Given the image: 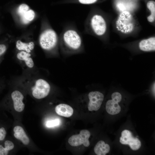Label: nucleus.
I'll use <instances>...</instances> for the list:
<instances>
[{
    "label": "nucleus",
    "mask_w": 155,
    "mask_h": 155,
    "mask_svg": "<svg viewBox=\"0 0 155 155\" xmlns=\"http://www.w3.org/2000/svg\"><path fill=\"white\" fill-rule=\"evenodd\" d=\"M16 46L17 49L19 50L30 53L34 48V44L33 42L26 43L18 40L16 42Z\"/></svg>",
    "instance_id": "obj_16"
},
{
    "label": "nucleus",
    "mask_w": 155,
    "mask_h": 155,
    "mask_svg": "<svg viewBox=\"0 0 155 155\" xmlns=\"http://www.w3.org/2000/svg\"><path fill=\"white\" fill-rule=\"evenodd\" d=\"M55 110L59 115L66 117H71L73 112V108L70 106L65 104H61L57 105Z\"/></svg>",
    "instance_id": "obj_13"
},
{
    "label": "nucleus",
    "mask_w": 155,
    "mask_h": 155,
    "mask_svg": "<svg viewBox=\"0 0 155 155\" xmlns=\"http://www.w3.org/2000/svg\"><path fill=\"white\" fill-rule=\"evenodd\" d=\"M140 49L144 51H150L155 50V37H151L141 40L139 44Z\"/></svg>",
    "instance_id": "obj_12"
},
{
    "label": "nucleus",
    "mask_w": 155,
    "mask_h": 155,
    "mask_svg": "<svg viewBox=\"0 0 155 155\" xmlns=\"http://www.w3.org/2000/svg\"><path fill=\"white\" fill-rule=\"evenodd\" d=\"M59 40L55 32L51 28L45 29L41 34L39 43L41 48L46 51H50L57 46Z\"/></svg>",
    "instance_id": "obj_4"
},
{
    "label": "nucleus",
    "mask_w": 155,
    "mask_h": 155,
    "mask_svg": "<svg viewBox=\"0 0 155 155\" xmlns=\"http://www.w3.org/2000/svg\"><path fill=\"white\" fill-rule=\"evenodd\" d=\"M106 30V22L104 17L100 14H90L85 22V33H92L101 37L105 34Z\"/></svg>",
    "instance_id": "obj_2"
},
{
    "label": "nucleus",
    "mask_w": 155,
    "mask_h": 155,
    "mask_svg": "<svg viewBox=\"0 0 155 155\" xmlns=\"http://www.w3.org/2000/svg\"><path fill=\"white\" fill-rule=\"evenodd\" d=\"M80 3L84 4H90L94 3L96 2L97 0H78Z\"/></svg>",
    "instance_id": "obj_24"
},
{
    "label": "nucleus",
    "mask_w": 155,
    "mask_h": 155,
    "mask_svg": "<svg viewBox=\"0 0 155 155\" xmlns=\"http://www.w3.org/2000/svg\"><path fill=\"white\" fill-rule=\"evenodd\" d=\"M147 6L151 12V14L147 17V20L150 22H153L155 19V2L153 1H149Z\"/></svg>",
    "instance_id": "obj_18"
},
{
    "label": "nucleus",
    "mask_w": 155,
    "mask_h": 155,
    "mask_svg": "<svg viewBox=\"0 0 155 155\" xmlns=\"http://www.w3.org/2000/svg\"><path fill=\"white\" fill-rule=\"evenodd\" d=\"M59 40L63 51L67 53L78 52L82 49V35L73 24H68L62 32Z\"/></svg>",
    "instance_id": "obj_1"
},
{
    "label": "nucleus",
    "mask_w": 155,
    "mask_h": 155,
    "mask_svg": "<svg viewBox=\"0 0 155 155\" xmlns=\"http://www.w3.org/2000/svg\"><path fill=\"white\" fill-rule=\"evenodd\" d=\"M89 101L88 105L89 111H97L100 108L104 99V95L98 91H92L88 94Z\"/></svg>",
    "instance_id": "obj_9"
},
{
    "label": "nucleus",
    "mask_w": 155,
    "mask_h": 155,
    "mask_svg": "<svg viewBox=\"0 0 155 155\" xmlns=\"http://www.w3.org/2000/svg\"><path fill=\"white\" fill-rule=\"evenodd\" d=\"M6 131L5 128L3 126L0 127V142H1L5 138L6 135Z\"/></svg>",
    "instance_id": "obj_22"
},
{
    "label": "nucleus",
    "mask_w": 155,
    "mask_h": 155,
    "mask_svg": "<svg viewBox=\"0 0 155 155\" xmlns=\"http://www.w3.org/2000/svg\"><path fill=\"white\" fill-rule=\"evenodd\" d=\"M34 16V11L32 10H29L26 12L23 17L22 18V21L25 24L28 23L33 19Z\"/></svg>",
    "instance_id": "obj_19"
},
{
    "label": "nucleus",
    "mask_w": 155,
    "mask_h": 155,
    "mask_svg": "<svg viewBox=\"0 0 155 155\" xmlns=\"http://www.w3.org/2000/svg\"><path fill=\"white\" fill-rule=\"evenodd\" d=\"M14 137L20 140L25 145H27L30 142V139L24 129L20 126H15L13 129Z\"/></svg>",
    "instance_id": "obj_14"
},
{
    "label": "nucleus",
    "mask_w": 155,
    "mask_h": 155,
    "mask_svg": "<svg viewBox=\"0 0 155 155\" xmlns=\"http://www.w3.org/2000/svg\"><path fill=\"white\" fill-rule=\"evenodd\" d=\"M60 120L59 119L50 120L47 121L46 126L48 127H52L58 126L60 123Z\"/></svg>",
    "instance_id": "obj_21"
},
{
    "label": "nucleus",
    "mask_w": 155,
    "mask_h": 155,
    "mask_svg": "<svg viewBox=\"0 0 155 155\" xmlns=\"http://www.w3.org/2000/svg\"><path fill=\"white\" fill-rule=\"evenodd\" d=\"M5 84L4 80L0 79V92L4 88Z\"/></svg>",
    "instance_id": "obj_25"
},
{
    "label": "nucleus",
    "mask_w": 155,
    "mask_h": 155,
    "mask_svg": "<svg viewBox=\"0 0 155 155\" xmlns=\"http://www.w3.org/2000/svg\"><path fill=\"white\" fill-rule=\"evenodd\" d=\"M25 82L29 83L33 96L40 99L46 97L49 94L51 86L46 80L41 78L26 79Z\"/></svg>",
    "instance_id": "obj_3"
},
{
    "label": "nucleus",
    "mask_w": 155,
    "mask_h": 155,
    "mask_svg": "<svg viewBox=\"0 0 155 155\" xmlns=\"http://www.w3.org/2000/svg\"><path fill=\"white\" fill-rule=\"evenodd\" d=\"M29 7L25 4H22L19 6L18 9V13L22 18L25 13L28 10Z\"/></svg>",
    "instance_id": "obj_20"
},
{
    "label": "nucleus",
    "mask_w": 155,
    "mask_h": 155,
    "mask_svg": "<svg viewBox=\"0 0 155 155\" xmlns=\"http://www.w3.org/2000/svg\"><path fill=\"white\" fill-rule=\"evenodd\" d=\"M11 97L14 110L19 112L22 111L25 107V104L23 102L24 96L23 94L20 91L15 90L11 93Z\"/></svg>",
    "instance_id": "obj_10"
},
{
    "label": "nucleus",
    "mask_w": 155,
    "mask_h": 155,
    "mask_svg": "<svg viewBox=\"0 0 155 155\" xmlns=\"http://www.w3.org/2000/svg\"><path fill=\"white\" fill-rule=\"evenodd\" d=\"M110 149V146L108 144H105L102 140H100L96 144L94 150L97 155H105L109 152Z\"/></svg>",
    "instance_id": "obj_15"
},
{
    "label": "nucleus",
    "mask_w": 155,
    "mask_h": 155,
    "mask_svg": "<svg viewBox=\"0 0 155 155\" xmlns=\"http://www.w3.org/2000/svg\"><path fill=\"white\" fill-rule=\"evenodd\" d=\"M13 143L9 140H5L4 143V146L0 144V155H7L9 151L12 150L14 148Z\"/></svg>",
    "instance_id": "obj_17"
},
{
    "label": "nucleus",
    "mask_w": 155,
    "mask_h": 155,
    "mask_svg": "<svg viewBox=\"0 0 155 155\" xmlns=\"http://www.w3.org/2000/svg\"><path fill=\"white\" fill-rule=\"evenodd\" d=\"M116 27L118 31L124 34L133 31L134 28L133 18L129 12L124 11L120 13L116 22Z\"/></svg>",
    "instance_id": "obj_5"
},
{
    "label": "nucleus",
    "mask_w": 155,
    "mask_h": 155,
    "mask_svg": "<svg viewBox=\"0 0 155 155\" xmlns=\"http://www.w3.org/2000/svg\"><path fill=\"white\" fill-rule=\"evenodd\" d=\"M7 46L5 45L1 44H0V64L2 60L3 56L7 50Z\"/></svg>",
    "instance_id": "obj_23"
},
{
    "label": "nucleus",
    "mask_w": 155,
    "mask_h": 155,
    "mask_svg": "<svg viewBox=\"0 0 155 155\" xmlns=\"http://www.w3.org/2000/svg\"><path fill=\"white\" fill-rule=\"evenodd\" d=\"M90 136V131L86 129L82 130L78 134L72 135L68 140L69 144L73 146H79L83 144L85 147L90 145L88 139Z\"/></svg>",
    "instance_id": "obj_8"
},
{
    "label": "nucleus",
    "mask_w": 155,
    "mask_h": 155,
    "mask_svg": "<svg viewBox=\"0 0 155 155\" xmlns=\"http://www.w3.org/2000/svg\"><path fill=\"white\" fill-rule=\"evenodd\" d=\"M119 142L123 144H128L133 150H138L141 145V142L136 137H134L132 133L127 129L122 132Z\"/></svg>",
    "instance_id": "obj_7"
},
{
    "label": "nucleus",
    "mask_w": 155,
    "mask_h": 155,
    "mask_svg": "<svg viewBox=\"0 0 155 155\" xmlns=\"http://www.w3.org/2000/svg\"><path fill=\"white\" fill-rule=\"evenodd\" d=\"M31 56L30 53L24 51H21L16 55L17 58L20 61L24 63L28 68L32 69L34 67V64Z\"/></svg>",
    "instance_id": "obj_11"
},
{
    "label": "nucleus",
    "mask_w": 155,
    "mask_h": 155,
    "mask_svg": "<svg viewBox=\"0 0 155 155\" xmlns=\"http://www.w3.org/2000/svg\"><path fill=\"white\" fill-rule=\"evenodd\" d=\"M111 99L108 100L106 104V110L107 113L111 115L119 113L121 108L119 104L122 99L121 94L118 92H115L111 96Z\"/></svg>",
    "instance_id": "obj_6"
}]
</instances>
